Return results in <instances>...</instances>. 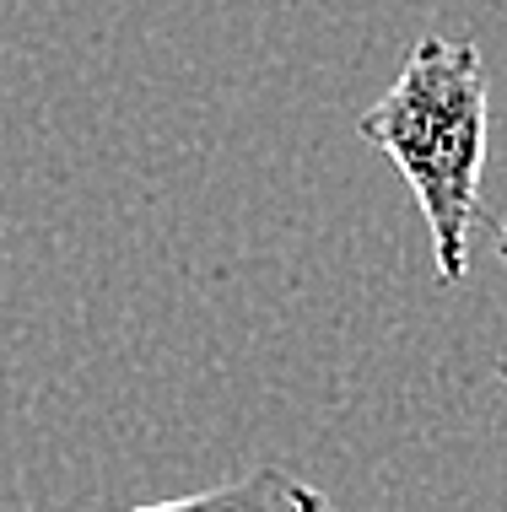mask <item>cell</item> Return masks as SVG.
Instances as JSON below:
<instances>
[{
	"mask_svg": "<svg viewBox=\"0 0 507 512\" xmlns=\"http://www.w3.org/2000/svg\"><path fill=\"white\" fill-rule=\"evenodd\" d=\"M362 141H373L400 168L432 232L437 281L459 286L470 275V227L481 221L486 173V71L475 38L427 33L410 49L394 87L356 119Z\"/></svg>",
	"mask_w": 507,
	"mask_h": 512,
	"instance_id": "1",
	"label": "cell"
},
{
	"mask_svg": "<svg viewBox=\"0 0 507 512\" xmlns=\"http://www.w3.org/2000/svg\"><path fill=\"white\" fill-rule=\"evenodd\" d=\"M125 512H330V496L281 464H259L238 480H222V486L173 496V502H157V507H125Z\"/></svg>",
	"mask_w": 507,
	"mask_h": 512,
	"instance_id": "2",
	"label": "cell"
},
{
	"mask_svg": "<svg viewBox=\"0 0 507 512\" xmlns=\"http://www.w3.org/2000/svg\"><path fill=\"white\" fill-rule=\"evenodd\" d=\"M491 232H497V259H502V275H507V221H497ZM497 372H502V389H507V351L497 356Z\"/></svg>",
	"mask_w": 507,
	"mask_h": 512,
	"instance_id": "3",
	"label": "cell"
}]
</instances>
